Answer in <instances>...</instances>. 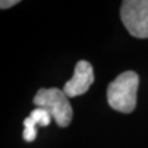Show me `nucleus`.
<instances>
[{
	"instance_id": "nucleus-1",
	"label": "nucleus",
	"mask_w": 148,
	"mask_h": 148,
	"mask_svg": "<svg viewBox=\"0 0 148 148\" xmlns=\"http://www.w3.org/2000/svg\"><path fill=\"white\" fill-rule=\"evenodd\" d=\"M139 84L138 75L127 70L117 76L108 86V103L113 110L122 113L134 111L137 100V89Z\"/></svg>"
},
{
	"instance_id": "nucleus-2",
	"label": "nucleus",
	"mask_w": 148,
	"mask_h": 148,
	"mask_svg": "<svg viewBox=\"0 0 148 148\" xmlns=\"http://www.w3.org/2000/svg\"><path fill=\"white\" fill-rule=\"evenodd\" d=\"M36 108H42L51 114L60 127L68 126L73 119V108L68 97L57 88H41L33 99Z\"/></svg>"
},
{
	"instance_id": "nucleus-3",
	"label": "nucleus",
	"mask_w": 148,
	"mask_h": 148,
	"mask_svg": "<svg viewBox=\"0 0 148 148\" xmlns=\"http://www.w3.org/2000/svg\"><path fill=\"white\" fill-rule=\"evenodd\" d=\"M121 19L131 35L137 38H148V0L123 1Z\"/></svg>"
},
{
	"instance_id": "nucleus-4",
	"label": "nucleus",
	"mask_w": 148,
	"mask_h": 148,
	"mask_svg": "<svg viewBox=\"0 0 148 148\" xmlns=\"http://www.w3.org/2000/svg\"><path fill=\"white\" fill-rule=\"evenodd\" d=\"M95 81L93 68L87 60H79L76 64L74 76L64 86L63 91L68 98H75L86 93Z\"/></svg>"
},
{
	"instance_id": "nucleus-5",
	"label": "nucleus",
	"mask_w": 148,
	"mask_h": 148,
	"mask_svg": "<svg viewBox=\"0 0 148 148\" xmlns=\"http://www.w3.org/2000/svg\"><path fill=\"white\" fill-rule=\"evenodd\" d=\"M30 117L32 121L35 123V125H40L43 127L48 126L53 119L51 116V114L45 109H42V108H35L30 113Z\"/></svg>"
},
{
	"instance_id": "nucleus-6",
	"label": "nucleus",
	"mask_w": 148,
	"mask_h": 148,
	"mask_svg": "<svg viewBox=\"0 0 148 148\" xmlns=\"http://www.w3.org/2000/svg\"><path fill=\"white\" fill-rule=\"evenodd\" d=\"M23 124L25 127L24 132H23V139L25 142H33L36 137V127H35L36 125H35V123L32 121L31 117L29 116L24 120Z\"/></svg>"
},
{
	"instance_id": "nucleus-7",
	"label": "nucleus",
	"mask_w": 148,
	"mask_h": 148,
	"mask_svg": "<svg viewBox=\"0 0 148 148\" xmlns=\"http://www.w3.org/2000/svg\"><path fill=\"white\" fill-rule=\"evenodd\" d=\"M20 1H18V0H1L0 1V8L1 9H9V8L16 5Z\"/></svg>"
}]
</instances>
